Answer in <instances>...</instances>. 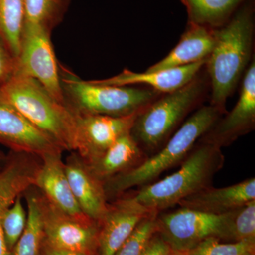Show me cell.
Instances as JSON below:
<instances>
[{"mask_svg": "<svg viewBox=\"0 0 255 255\" xmlns=\"http://www.w3.org/2000/svg\"><path fill=\"white\" fill-rule=\"evenodd\" d=\"M255 0H246L231 18L214 28L215 43L205 66L211 87L210 105L227 113L226 104L251 63Z\"/></svg>", "mask_w": 255, "mask_h": 255, "instance_id": "cell-1", "label": "cell"}, {"mask_svg": "<svg viewBox=\"0 0 255 255\" xmlns=\"http://www.w3.org/2000/svg\"><path fill=\"white\" fill-rule=\"evenodd\" d=\"M224 113L214 106L194 111L165 145L136 168L116 176L105 183L108 201L117 199L133 187H142L158 179L166 171L181 164L204 134Z\"/></svg>", "mask_w": 255, "mask_h": 255, "instance_id": "cell-2", "label": "cell"}, {"mask_svg": "<svg viewBox=\"0 0 255 255\" xmlns=\"http://www.w3.org/2000/svg\"><path fill=\"white\" fill-rule=\"evenodd\" d=\"M200 73L181 88L162 94L137 114L130 134L148 157L158 152L188 115L201 107L209 81Z\"/></svg>", "mask_w": 255, "mask_h": 255, "instance_id": "cell-3", "label": "cell"}, {"mask_svg": "<svg viewBox=\"0 0 255 255\" xmlns=\"http://www.w3.org/2000/svg\"><path fill=\"white\" fill-rule=\"evenodd\" d=\"M224 162L221 148L197 142L180 164L179 170L140 187L132 196L151 211L162 212L178 205L188 196L212 186L215 175L223 168Z\"/></svg>", "mask_w": 255, "mask_h": 255, "instance_id": "cell-4", "label": "cell"}, {"mask_svg": "<svg viewBox=\"0 0 255 255\" xmlns=\"http://www.w3.org/2000/svg\"><path fill=\"white\" fill-rule=\"evenodd\" d=\"M0 96L53 137L64 150L75 152L76 114L55 99L40 82L15 73L0 86Z\"/></svg>", "mask_w": 255, "mask_h": 255, "instance_id": "cell-5", "label": "cell"}, {"mask_svg": "<svg viewBox=\"0 0 255 255\" xmlns=\"http://www.w3.org/2000/svg\"><path fill=\"white\" fill-rule=\"evenodd\" d=\"M65 105L77 115L125 117L142 112L162 95L152 88L111 86L82 80L59 64Z\"/></svg>", "mask_w": 255, "mask_h": 255, "instance_id": "cell-6", "label": "cell"}, {"mask_svg": "<svg viewBox=\"0 0 255 255\" xmlns=\"http://www.w3.org/2000/svg\"><path fill=\"white\" fill-rule=\"evenodd\" d=\"M233 211L216 215L180 207L172 212H160L157 217V231L172 251L187 253L207 238L228 242Z\"/></svg>", "mask_w": 255, "mask_h": 255, "instance_id": "cell-7", "label": "cell"}, {"mask_svg": "<svg viewBox=\"0 0 255 255\" xmlns=\"http://www.w3.org/2000/svg\"><path fill=\"white\" fill-rule=\"evenodd\" d=\"M15 73L35 79L58 102L65 105L59 63L55 58L51 33L46 30L24 22Z\"/></svg>", "mask_w": 255, "mask_h": 255, "instance_id": "cell-8", "label": "cell"}, {"mask_svg": "<svg viewBox=\"0 0 255 255\" xmlns=\"http://www.w3.org/2000/svg\"><path fill=\"white\" fill-rule=\"evenodd\" d=\"M38 192L45 243L57 249L91 255L98 246L99 223L85 214L64 212Z\"/></svg>", "mask_w": 255, "mask_h": 255, "instance_id": "cell-9", "label": "cell"}, {"mask_svg": "<svg viewBox=\"0 0 255 255\" xmlns=\"http://www.w3.org/2000/svg\"><path fill=\"white\" fill-rule=\"evenodd\" d=\"M251 60L243 78L239 100L199 139L203 143L222 148L254 130L255 127V63Z\"/></svg>", "mask_w": 255, "mask_h": 255, "instance_id": "cell-10", "label": "cell"}, {"mask_svg": "<svg viewBox=\"0 0 255 255\" xmlns=\"http://www.w3.org/2000/svg\"><path fill=\"white\" fill-rule=\"evenodd\" d=\"M0 143L10 151L31 154L41 158L65 151L53 137L32 124L1 96Z\"/></svg>", "mask_w": 255, "mask_h": 255, "instance_id": "cell-11", "label": "cell"}, {"mask_svg": "<svg viewBox=\"0 0 255 255\" xmlns=\"http://www.w3.org/2000/svg\"><path fill=\"white\" fill-rule=\"evenodd\" d=\"M137 114L125 117L76 114L75 152L87 163L98 158L119 137L130 132Z\"/></svg>", "mask_w": 255, "mask_h": 255, "instance_id": "cell-12", "label": "cell"}, {"mask_svg": "<svg viewBox=\"0 0 255 255\" xmlns=\"http://www.w3.org/2000/svg\"><path fill=\"white\" fill-rule=\"evenodd\" d=\"M133 196H119L109 203L99 222V255H114L142 220L152 214Z\"/></svg>", "mask_w": 255, "mask_h": 255, "instance_id": "cell-13", "label": "cell"}, {"mask_svg": "<svg viewBox=\"0 0 255 255\" xmlns=\"http://www.w3.org/2000/svg\"><path fill=\"white\" fill-rule=\"evenodd\" d=\"M64 164L69 184L82 213L99 223L110 203L104 183L76 152H71Z\"/></svg>", "mask_w": 255, "mask_h": 255, "instance_id": "cell-14", "label": "cell"}, {"mask_svg": "<svg viewBox=\"0 0 255 255\" xmlns=\"http://www.w3.org/2000/svg\"><path fill=\"white\" fill-rule=\"evenodd\" d=\"M253 201H255V178L251 177L226 187L205 188L182 199L178 205L208 214L222 215Z\"/></svg>", "mask_w": 255, "mask_h": 255, "instance_id": "cell-15", "label": "cell"}, {"mask_svg": "<svg viewBox=\"0 0 255 255\" xmlns=\"http://www.w3.org/2000/svg\"><path fill=\"white\" fill-rule=\"evenodd\" d=\"M206 60L199 63L161 71L138 73L125 69L122 73L105 80H90L92 83L111 86L145 85L162 94L175 91L191 82L205 66Z\"/></svg>", "mask_w": 255, "mask_h": 255, "instance_id": "cell-16", "label": "cell"}, {"mask_svg": "<svg viewBox=\"0 0 255 255\" xmlns=\"http://www.w3.org/2000/svg\"><path fill=\"white\" fill-rule=\"evenodd\" d=\"M35 187L53 205L67 214H84L69 184L62 154H52L41 157Z\"/></svg>", "mask_w": 255, "mask_h": 255, "instance_id": "cell-17", "label": "cell"}, {"mask_svg": "<svg viewBox=\"0 0 255 255\" xmlns=\"http://www.w3.org/2000/svg\"><path fill=\"white\" fill-rule=\"evenodd\" d=\"M214 43V28L188 22L185 31L175 48L164 59L146 71H161L207 60Z\"/></svg>", "mask_w": 255, "mask_h": 255, "instance_id": "cell-18", "label": "cell"}, {"mask_svg": "<svg viewBox=\"0 0 255 255\" xmlns=\"http://www.w3.org/2000/svg\"><path fill=\"white\" fill-rule=\"evenodd\" d=\"M147 157L130 132L119 137L98 158L86 163L94 175L105 184L112 178L136 168Z\"/></svg>", "mask_w": 255, "mask_h": 255, "instance_id": "cell-19", "label": "cell"}, {"mask_svg": "<svg viewBox=\"0 0 255 255\" xmlns=\"http://www.w3.org/2000/svg\"><path fill=\"white\" fill-rule=\"evenodd\" d=\"M186 7L188 22L211 28L227 22L246 0H180Z\"/></svg>", "mask_w": 255, "mask_h": 255, "instance_id": "cell-20", "label": "cell"}, {"mask_svg": "<svg viewBox=\"0 0 255 255\" xmlns=\"http://www.w3.org/2000/svg\"><path fill=\"white\" fill-rule=\"evenodd\" d=\"M27 206V223L14 248V255H41L44 238L39 192L35 186L23 193Z\"/></svg>", "mask_w": 255, "mask_h": 255, "instance_id": "cell-21", "label": "cell"}, {"mask_svg": "<svg viewBox=\"0 0 255 255\" xmlns=\"http://www.w3.org/2000/svg\"><path fill=\"white\" fill-rule=\"evenodd\" d=\"M25 22L23 0H0V36L17 59Z\"/></svg>", "mask_w": 255, "mask_h": 255, "instance_id": "cell-22", "label": "cell"}, {"mask_svg": "<svg viewBox=\"0 0 255 255\" xmlns=\"http://www.w3.org/2000/svg\"><path fill=\"white\" fill-rule=\"evenodd\" d=\"M71 0H23L25 23L51 33L63 21Z\"/></svg>", "mask_w": 255, "mask_h": 255, "instance_id": "cell-23", "label": "cell"}, {"mask_svg": "<svg viewBox=\"0 0 255 255\" xmlns=\"http://www.w3.org/2000/svg\"><path fill=\"white\" fill-rule=\"evenodd\" d=\"M23 195L18 196L12 205L5 211L1 219V227L6 246L11 252L26 228L27 211L22 202Z\"/></svg>", "mask_w": 255, "mask_h": 255, "instance_id": "cell-24", "label": "cell"}, {"mask_svg": "<svg viewBox=\"0 0 255 255\" xmlns=\"http://www.w3.org/2000/svg\"><path fill=\"white\" fill-rule=\"evenodd\" d=\"M187 255H255V241L222 243L209 238L185 253Z\"/></svg>", "mask_w": 255, "mask_h": 255, "instance_id": "cell-25", "label": "cell"}, {"mask_svg": "<svg viewBox=\"0 0 255 255\" xmlns=\"http://www.w3.org/2000/svg\"><path fill=\"white\" fill-rule=\"evenodd\" d=\"M255 241V201L234 210L228 243Z\"/></svg>", "mask_w": 255, "mask_h": 255, "instance_id": "cell-26", "label": "cell"}, {"mask_svg": "<svg viewBox=\"0 0 255 255\" xmlns=\"http://www.w3.org/2000/svg\"><path fill=\"white\" fill-rule=\"evenodd\" d=\"M158 214L153 212L142 220L114 255H141L147 242L157 231Z\"/></svg>", "mask_w": 255, "mask_h": 255, "instance_id": "cell-27", "label": "cell"}, {"mask_svg": "<svg viewBox=\"0 0 255 255\" xmlns=\"http://www.w3.org/2000/svg\"><path fill=\"white\" fill-rule=\"evenodd\" d=\"M16 60L0 36V86L14 76Z\"/></svg>", "mask_w": 255, "mask_h": 255, "instance_id": "cell-28", "label": "cell"}, {"mask_svg": "<svg viewBox=\"0 0 255 255\" xmlns=\"http://www.w3.org/2000/svg\"><path fill=\"white\" fill-rule=\"evenodd\" d=\"M172 251L169 243L157 231L147 242L141 255H171Z\"/></svg>", "mask_w": 255, "mask_h": 255, "instance_id": "cell-29", "label": "cell"}, {"mask_svg": "<svg viewBox=\"0 0 255 255\" xmlns=\"http://www.w3.org/2000/svg\"><path fill=\"white\" fill-rule=\"evenodd\" d=\"M44 243V251L43 255H91L88 253H80V252H74L65 251V250L57 249L47 245Z\"/></svg>", "mask_w": 255, "mask_h": 255, "instance_id": "cell-30", "label": "cell"}, {"mask_svg": "<svg viewBox=\"0 0 255 255\" xmlns=\"http://www.w3.org/2000/svg\"><path fill=\"white\" fill-rule=\"evenodd\" d=\"M0 255H11V252L9 251L3 233L2 227H1V219H0Z\"/></svg>", "mask_w": 255, "mask_h": 255, "instance_id": "cell-31", "label": "cell"}, {"mask_svg": "<svg viewBox=\"0 0 255 255\" xmlns=\"http://www.w3.org/2000/svg\"><path fill=\"white\" fill-rule=\"evenodd\" d=\"M6 155L3 153L1 151H0V169L4 165L5 161H6Z\"/></svg>", "mask_w": 255, "mask_h": 255, "instance_id": "cell-32", "label": "cell"}, {"mask_svg": "<svg viewBox=\"0 0 255 255\" xmlns=\"http://www.w3.org/2000/svg\"><path fill=\"white\" fill-rule=\"evenodd\" d=\"M187 255L185 253H182V252L172 251V255Z\"/></svg>", "mask_w": 255, "mask_h": 255, "instance_id": "cell-33", "label": "cell"}]
</instances>
